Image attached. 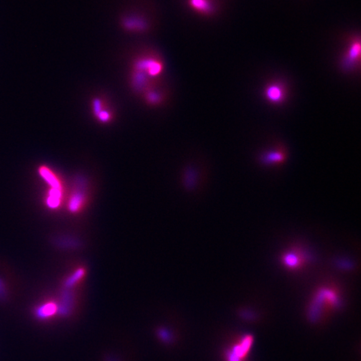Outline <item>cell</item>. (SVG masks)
<instances>
[{
	"label": "cell",
	"mask_w": 361,
	"mask_h": 361,
	"mask_svg": "<svg viewBox=\"0 0 361 361\" xmlns=\"http://www.w3.org/2000/svg\"><path fill=\"white\" fill-rule=\"evenodd\" d=\"M360 38L354 36L348 40L347 48L341 57V69L345 72H353L360 66Z\"/></svg>",
	"instance_id": "7a4b0ae2"
},
{
	"label": "cell",
	"mask_w": 361,
	"mask_h": 361,
	"mask_svg": "<svg viewBox=\"0 0 361 361\" xmlns=\"http://www.w3.org/2000/svg\"><path fill=\"white\" fill-rule=\"evenodd\" d=\"M39 174L47 183L50 188H63L58 176L49 167L42 166L39 168Z\"/></svg>",
	"instance_id": "8fae6325"
},
{
	"label": "cell",
	"mask_w": 361,
	"mask_h": 361,
	"mask_svg": "<svg viewBox=\"0 0 361 361\" xmlns=\"http://www.w3.org/2000/svg\"><path fill=\"white\" fill-rule=\"evenodd\" d=\"M57 242L60 243V246H61V247H66V243H69V247H71V248H73V247H78L79 244H80L77 240L73 239V238H69V237L60 238Z\"/></svg>",
	"instance_id": "2e32d148"
},
{
	"label": "cell",
	"mask_w": 361,
	"mask_h": 361,
	"mask_svg": "<svg viewBox=\"0 0 361 361\" xmlns=\"http://www.w3.org/2000/svg\"><path fill=\"white\" fill-rule=\"evenodd\" d=\"M253 338L251 335H247L236 343L232 350L227 353V361H242L248 354L251 346L253 344Z\"/></svg>",
	"instance_id": "ba28073f"
},
{
	"label": "cell",
	"mask_w": 361,
	"mask_h": 361,
	"mask_svg": "<svg viewBox=\"0 0 361 361\" xmlns=\"http://www.w3.org/2000/svg\"><path fill=\"white\" fill-rule=\"evenodd\" d=\"M56 309H57V307H56L55 303H46L45 305L41 306L37 309L36 314L40 318H45V317H47V316L51 315V314L56 313Z\"/></svg>",
	"instance_id": "9a60e30c"
},
{
	"label": "cell",
	"mask_w": 361,
	"mask_h": 361,
	"mask_svg": "<svg viewBox=\"0 0 361 361\" xmlns=\"http://www.w3.org/2000/svg\"><path fill=\"white\" fill-rule=\"evenodd\" d=\"M288 88L287 84L283 81L274 80L268 82L263 89V96L268 103L279 106L288 99Z\"/></svg>",
	"instance_id": "277c9868"
},
{
	"label": "cell",
	"mask_w": 361,
	"mask_h": 361,
	"mask_svg": "<svg viewBox=\"0 0 361 361\" xmlns=\"http://www.w3.org/2000/svg\"><path fill=\"white\" fill-rule=\"evenodd\" d=\"M286 152L282 147H278L277 149L273 150L271 152H268L267 154L264 155L263 162L267 163H277V162H281L285 158Z\"/></svg>",
	"instance_id": "5bb4252c"
},
{
	"label": "cell",
	"mask_w": 361,
	"mask_h": 361,
	"mask_svg": "<svg viewBox=\"0 0 361 361\" xmlns=\"http://www.w3.org/2000/svg\"><path fill=\"white\" fill-rule=\"evenodd\" d=\"M86 268H82V267L74 271L73 273H71V275L69 276L65 281V283H64L65 288L66 289L71 288L77 284L84 278V276L86 275Z\"/></svg>",
	"instance_id": "4fadbf2b"
},
{
	"label": "cell",
	"mask_w": 361,
	"mask_h": 361,
	"mask_svg": "<svg viewBox=\"0 0 361 361\" xmlns=\"http://www.w3.org/2000/svg\"><path fill=\"white\" fill-rule=\"evenodd\" d=\"M122 28L132 33H143L149 28L147 20L138 16H127L122 20Z\"/></svg>",
	"instance_id": "9c48e42d"
},
{
	"label": "cell",
	"mask_w": 361,
	"mask_h": 361,
	"mask_svg": "<svg viewBox=\"0 0 361 361\" xmlns=\"http://www.w3.org/2000/svg\"><path fill=\"white\" fill-rule=\"evenodd\" d=\"M63 188H50L46 198V204L50 209L55 210L61 206Z\"/></svg>",
	"instance_id": "7c38bea8"
},
{
	"label": "cell",
	"mask_w": 361,
	"mask_h": 361,
	"mask_svg": "<svg viewBox=\"0 0 361 361\" xmlns=\"http://www.w3.org/2000/svg\"><path fill=\"white\" fill-rule=\"evenodd\" d=\"M339 303V295L338 291L331 286H324L316 293L315 298H313V304L311 306V315H317L319 310L333 308L338 306Z\"/></svg>",
	"instance_id": "3957f363"
},
{
	"label": "cell",
	"mask_w": 361,
	"mask_h": 361,
	"mask_svg": "<svg viewBox=\"0 0 361 361\" xmlns=\"http://www.w3.org/2000/svg\"><path fill=\"white\" fill-rule=\"evenodd\" d=\"M91 109L94 118L101 124H108L113 121V110L102 96H96L91 100Z\"/></svg>",
	"instance_id": "5b68a950"
},
{
	"label": "cell",
	"mask_w": 361,
	"mask_h": 361,
	"mask_svg": "<svg viewBox=\"0 0 361 361\" xmlns=\"http://www.w3.org/2000/svg\"><path fill=\"white\" fill-rule=\"evenodd\" d=\"M145 101L152 106H160L166 100V93L158 86H155L142 94Z\"/></svg>",
	"instance_id": "30bf717a"
},
{
	"label": "cell",
	"mask_w": 361,
	"mask_h": 361,
	"mask_svg": "<svg viewBox=\"0 0 361 361\" xmlns=\"http://www.w3.org/2000/svg\"><path fill=\"white\" fill-rule=\"evenodd\" d=\"M164 62L157 53L141 54L132 61L130 84L137 93L143 94L157 86L164 71Z\"/></svg>",
	"instance_id": "6da1fadb"
},
{
	"label": "cell",
	"mask_w": 361,
	"mask_h": 361,
	"mask_svg": "<svg viewBox=\"0 0 361 361\" xmlns=\"http://www.w3.org/2000/svg\"><path fill=\"white\" fill-rule=\"evenodd\" d=\"M6 295V288H5V285L2 283V282L0 281V298H5Z\"/></svg>",
	"instance_id": "e0dca14e"
},
{
	"label": "cell",
	"mask_w": 361,
	"mask_h": 361,
	"mask_svg": "<svg viewBox=\"0 0 361 361\" xmlns=\"http://www.w3.org/2000/svg\"><path fill=\"white\" fill-rule=\"evenodd\" d=\"M187 6L195 13L204 17H212L217 13V0H187Z\"/></svg>",
	"instance_id": "52a82bcc"
},
{
	"label": "cell",
	"mask_w": 361,
	"mask_h": 361,
	"mask_svg": "<svg viewBox=\"0 0 361 361\" xmlns=\"http://www.w3.org/2000/svg\"><path fill=\"white\" fill-rule=\"evenodd\" d=\"M86 202V180L79 177L76 180V189L72 192L68 202V210L71 213H77Z\"/></svg>",
	"instance_id": "8992f818"
}]
</instances>
